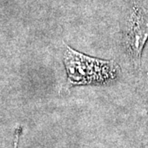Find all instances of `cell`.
Wrapping results in <instances>:
<instances>
[{
    "instance_id": "cell-1",
    "label": "cell",
    "mask_w": 148,
    "mask_h": 148,
    "mask_svg": "<svg viewBox=\"0 0 148 148\" xmlns=\"http://www.w3.org/2000/svg\"><path fill=\"white\" fill-rule=\"evenodd\" d=\"M64 63L68 81L73 86L106 84L116 79L119 68L113 60H103L65 47Z\"/></svg>"
},
{
    "instance_id": "cell-2",
    "label": "cell",
    "mask_w": 148,
    "mask_h": 148,
    "mask_svg": "<svg viewBox=\"0 0 148 148\" xmlns=\"http://www.w3.org/2000/svg\"><path fill=\"white\" fill-rule=\"evenodd\" d=\"M148 40V9L139 7L125 28L123 41L126 53L135 68H140L143 49Z\"/></svg>"
},
{
    "instance_id": "cell-3",
    "label": "cell",
    "mask_w": 148,
    "mask_h": 148,
    "mask_svg": "<svg viewBox=\"0 0 148 148\" xmlns=\"http://www.w3.org/2000/svg\"><path fill=\"white\" fill-rule=\"evenodd\" d=\"M21 127H17L15 132V139H14V145H13V148H17V145H18V141H19V137L21 134Z\"/></svg>"
}]
</instances>
